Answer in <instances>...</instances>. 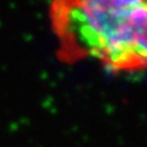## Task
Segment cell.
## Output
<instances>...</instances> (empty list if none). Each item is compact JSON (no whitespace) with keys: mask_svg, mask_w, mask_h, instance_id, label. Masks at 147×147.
Masks as SVG:
<instances>
[{"mask_svg":"<svg viewBox=\"0 0 147 147\" xmlns=\"http://www.w3.org/2000/svg\"><path fill=\"white\" fill-rule=\"evenodd\" d=\"M49 15L61 61L147 71V0H52Z\"/></svg>","mask_w":147,"mask_h":147,"instance_id":"6da1fadb","label":"cell"}]
</instances>
